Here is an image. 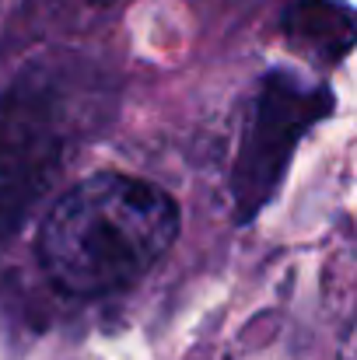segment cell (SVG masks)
Instances as JSON below:
<instances>
[{"mask_svg":"<svg viewBox=\"0 0 357 360\" xmlns=\"http://www.w3.org/2000/svg\"><path fill=\"white\" fill-rule=\"evenodd\" d=\"M179 231L182 210L168 189L126 172H95L42 217L35 252L63 294L109 297L144 280Z\"/></svg>","mask_w":357,"mask_h":360,"instance_id":"obj_1","label":"cell"},{"mask_svg":"<svg viewBox=\"0 0 357 360\" xmlns=\"http://www.w3.org/2000/svg\"><path fill=\"white\" fill-rule=\"evenodd\" d=\"M84 67L63 56L32 60L0 88V248L60 179L92 116Z\"/></svg>","mask_w":357,"mask_h":360,"instance_id":"obj_2","label":"cell"},{"mask_svg":"<svg viewBox=\"0 0 357 360\" xmlns=\"http://www.w3.org/2000/svg\"><path fill=\"white\" fill-rule=\"evenodd\" d=\"M333 88L298 70H266L256 84L232 165V207L238 224H252L280 193L298 143L333 112Z\"/></svg>","mask_w":357,"mask_h":360,"instance_id":"obj_3","label":"cell"},{"mask_svg":"<svg viewBox=\"0 0 357 360\" xmlns=\"http://www.w3.org/2000/svg\"><path fill=\"white\" fill-rule=\"evenodd\" d=\"M95 4H116V0H95Z\"/></svg>","mask_w":357,"mask_h":360,"instance_id":"obj_5","label":"cell"},{"mask_svg":"<svg viewBox=\"0 0 357 360\" xmlns=\"http://www.w3.org/2000/svg\"><path fill=\"white\" fill-rule=\"evenodd\" d=\"M280 32L298 53L322 67H333L354 46V18L340 0H284Z\"/></svg>","mask_w":357,"mask_h":360,"instance_id":"obj_4","label":"cell"}]
</instances>
